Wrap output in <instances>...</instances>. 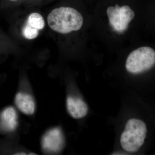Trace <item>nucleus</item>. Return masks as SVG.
<instances>
[{"label": "nucleus", "instance_id": "9d476101", "mask_svg": "<svg viewBox=\"0 0 155 155\" xmlns=\"http://www.w3.org/2000/svg\"><path fill=\"white\" fill-rule=\"evenodd\" d=\"M23 36L25 38L28 40H32L36 38L39 34V30L31 27L26 23L22 30Z\"/></svg>", "mask_w": 155, "mask_h": 155}, {"label": "nucleus", "instance_id": "f257e3e1", "mask_svg": "<svg viewBox=\"0 0 155 155\" xmlns=\"http://www.w3.org/2000/svg\"><path fill=\"white\" fill-rule=\"evenodd\" d=\"M50 28L62 34H67L80 30L83 25V17L75 8L62 7L53 9L48 15Z\"/></svg>", "mask_w": 155, "mask_h": 155}, {"label": "nucleus", "instance_id": "9b49d317", "mask_svg": "<svg viewBox=\"0 0 155 155\" xmlns=\"http://www.w3.org/2000/svg\"><path fill=\"white\" fill-rule=\"evenodd\" d=\"M25 153H18L17 154H15V155H25Z\"/></svg>", "mask_w": 155, "mask_h": 155}, {"label": "nucleus", "instance_id": "1a4fd4ad", "mask_svg": "<svg viewBox=\"0 0 155 155\" xmlns=\"http://www.w3.org/2000/svg\"><path fill=\"white\" fill-rule=\"evenodd\" d=\"M26 23L39 31L43 29L45 25L43 17L38 13L31 14L28 17Z\"/></svg>", "mask_w": 155, "mask_h": 155}, {"label": "nucleus", "instance_id": "f03ea898", "mask_svg": "<svg viewBox=\"0 0 155 155\" xmlns=\"http://www.w3.org/2000/svg\"><path fill=\"white\" fill-rule=\"evenodd\" d=\"M147 133V126L143 121L136 119L128 120L120 139L122 148L129 152L137 151L144 143Z\"/></svg>", "mask_w": 155, "mask_h": 155}, {"label": "nucleus", "instance_id": "f8f14e48", "mask_svg": "<svg viewBox=\"0 0 155 155\" xmlns=\"http://www.w3.org/2000/svg\"><path fill=\"white\" fill-rule=\"evenodd\" d=\"M9 1H11V2H16L19 1V0H9Z\"/></svg>", "mask_w": 155, "mask_h": 155}, {"label": "nucleus", "instance_id": "6e6552de", "mask_svg": "<svg viewBox=\"0 0 155 155\" xmlns=\"http://www.w3.org/2000/svg\"><path fill=\"white\" fill-rule=\"evenodd\" d=\"M0 119L2 125L8 131H13L17 127V114L15 109L12 107H8L4 110L1 114Z\"/></svg>", "mask_w": 155, "mask_h": 155}, {"label": "nucleus", "instance_id": "0eeeda50", "mask_svg": "<svg viewBox=\"0 0 155 155\" xmlns=\"http://www.w3.org/2000/svg\"><path fill=\"white\" fill-rule=\"evenodd\" d=\"M15 103L19 110L25 115H31L35 112V102L30 94L18 93L15 96Z\"/></svg>", "mask_w": 155, "mask_h": 155}, {"label": "nucleus", "instance_id": "39448f33", "mask_svg": "<svg viewBox=\"0 0 155 155\" xmlns=\"http://www.w3.org/2000/svg\"><path fill=\"white\" fill-rule=\"evenodd\" d=\"M64 144V136L62 130L58 127L48 130L41 140L42 149L47 153L59 152L63 149Z\"/></svg>", "mask_w": 155, "mask_h": 155}, {"label": "nucleus", "instance_id": "423d86ee", "mask_svg": "<svg viewBox=\"0 0 155 155\" xmlns=\"http://www.w3.org/2000/svg\"><path fill=\"white\" fill-rule=\"evenodd\" d=\"M67 107L68 113L74 119H81L88 113V107L86 103L76 97L71 96L67 97Z\"/></svg>", "mask_w": 155, "mask_h": 155}, {"label": "nucleus", "instance_id": "7ed1b4c3", "mask_svg": "<svg viewBox=\"0 0 155 155\" xmlns=\"http://www.w3.org/2000/svg\"><path fill=\"white\" fill-rule=\"evenodd\" d=\"M155 64V51L149 47H142L129 54L125 67L128 72L139 74L151 69Z\"/></svg>", "mask_w": 155, "mask_h": 155}, {"label": "nucleus", "instance_id": "20e7f679", "mask_svg": "<svg viewBox=\"0 0 155 155\" xmlns=\"http://www.w3.org/2000/svg\"><path fill=\"white\" fill-rule=\"evenodd\" d=\"M109 23L113 29L119 32L127 29L135 17V13L128 5L110 6L107 10Z\"/></svg>", "mask_w": 155, "mask_h": 155}]
</instances>
